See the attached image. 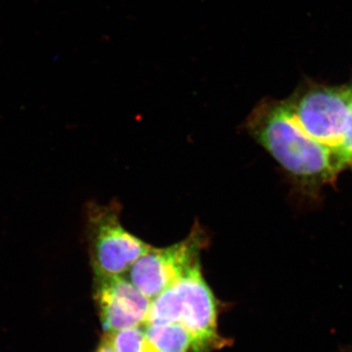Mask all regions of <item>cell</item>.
<instances>
[{
  "label": "cell",
  "instance_id": "obj_1",
  "mask_svg": "<svg viewBox=\"0 0 352 352\" xmlns=\"http://www.w3.org/2000/svg\"><path fill=\"white\" fill-rule=\"evenodd\" d=\"M245 127L303 195L318 198L342 171L332 150L303 131L286 99L259 101Z\"/></svg>",
  "mask_w": 352,
  "mask_h": 352
},
{
  "label": "cell",
  "instance_id": "obj_2",
  "mask_svg": "<svg viewBox=\"0 0 352 352\" xmlns=\"http://www.w3.org/2000/svg\"><path fill=\"white\" fill-rule=\"evenodd\" d=\"M166 323L180 324L210 349L219 344L217 302L201 261L152 300L144 325Z\"/></svg>",
  "mask_w": 352,
  "mask_h": 352
},
{
  "label": "cell",
  "instance_id": "obj_3",
  "mask_svg": "<svg viewBox=\"0 0 352 352\" xmlns=\"http://www.w3.org/2000/svg\"><path fill=\"white\" fill-rule=\"evenodd\" d=\"M87 240L94 279L129 273L152 247L122 226L118 204H88Z\"/></svg>",
  "mask_w": 352,
  "mask_h": 352
},
{
  "label": "cell",
  "instance_id": "obj_4",
  "mask_svg": "<svg viewBox=\"0 0 352 352\" xmlns=\"http://www.w3.org/2000/svg\"><path fill=\"white\" fill-rule=\"evenodd\" d=\"M286 100L303 131L335 152L351 113V83L330 85L307 78Z\"/></svg>",
  "mask_w": 352,
  "mask_h": 352
},
{
  "label": "cell",
  "instance_id": "obj_5",
  "mask_svg": "<svg viewBox=\"0 0 352 352\" xmlns=\"http://www.w3.org/2000/svg\"><path fill=\"white\" fill-rule=\"evenodd\" d=\"M208 244L207 234L198 223L185 239L164 248H150L129 271V279L149 300L200 263L201 252Z\"/></svg>",
  "mask_w": 352,
  "mask_h": 352
},
{
  "label": "cell",
  "instance_id": "obj_6",
  "mask_svg": "<svg viewBox=\"0 0 352 352\" xmlns=\"http://www.w3.org/2000/svg\"><path fill=\"white\" fill-rule=\"evenodd\" d=\"M94 300L106 333L140 327L152 302L124 275L95 278Z\"/></svg>",
  "mask_w": 352,
  "mask_h": 352
},
{
  "label": "cell",
  "instance_id": "obj_7",
  "mask_svg": "<svg viewBox=\"0 0 352 352\" xmlns=\"http://www.w3.org/2000/svg\"><path fill=\"white\" fill-rule=\"evenodd\" d=\"M143 330L149 352H206L210 349L178 323L146 324Z\"/></svg>",
  "mask_w": 352,
  "mask_h": 352
},
{
  "label": "cell",
  "instance_id": "obj_8",
  "mask_svg": "<svg viewBox=\"0 0 352 352\" xmlns=\"http://www.w3.org/2000/svg\"><path fill=\"white\" fill-rule=\"evenodd\" d=\"M112 337L113 346L117 352H149L141 327L126 329L115 333H109Z\"/></svg>",
  "mask_w": 352,
  "mask_h": 352
},
{
  "label": "cell",
  "instance_id": "obj_9",
  "mask_svg": "<svg viewBox=\"0 0 352 352\" xmlns=\"http://www.w3.org/2000/svg\"><path fill=\"white\" fill-rule=\"evenodd\" d=\"M342 170H352V106L342 142L333 152Z\"/></svg>",
  "mask_w": 352,
  "mask_h": 352
},
{
  "label": "cell",
  "instance_id": "obj_10",
  "mask_svg": "<svg viewBox=\"0 0 352 352\" xmlns=\"http://www.w3.org/2000/svg\"><path fill=\"white\" fill-rule=\"evenodd\" d=\"M94 352H117L113 346L112 337L109 333H106L102 339L100 344L97 346Z\"/></svg>",
  "mask_w": 352,
  "mask_h": 352
},
{
  "label": "cell",
  "instance_id": "obj_11",
  "mask_svg": "<svg viewBox=\"0 0 352 352\" xmlns=\"http://www.w3.org/2000/svg\"><path fill=\"white\" fill-rule=\"evenodd\" d=\"M351 85H352V82H351Z\"/></svg>",
  "mask_w": 352,
  "mask_h": 352
}]
</instances>
